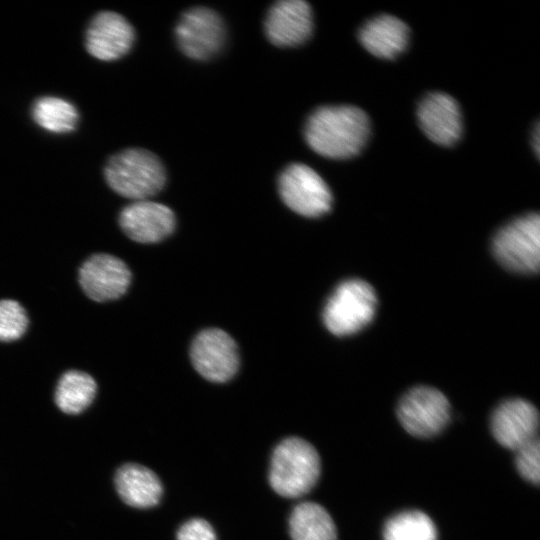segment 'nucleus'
<instances>
[{"mask_svg": "<svg viewBox=\"0 0 540 540\" xmlns=\"http://www.w3.org/2000/svg\"><path fill=\"white\" fill-rule=\"evenodd\" d=\"M28 318L24 308L11 299L0 301V341L19 339L26 331Z\"/></svg>", "mask_w": 540, "mask_h": 540, "instance_id": "obj_22", "label": "nucleus"}, {"mask_svg": "<svg viewBox=\"0 0 540 540\" xmlns=\"http://www.w3.org/2000/svg\"><path fill=\"white\" fill-rule=\"evenodd\" d=\"M96 391L97 385L92 376L70 370L62 375L57 384L55 403L66 414H79L92 403Z\"/></svg>", "mask_w": 540, "mask_h": 540, "instance_id": "obj_19", "label": "nucleus"}, {"mask_svg": "<svg viewBox=\"0 0 540 540\" xmlns=\"http://www.w3.org/2000/svg\"><path fill=\"white\" fill-rule=\"evenodd\" d=\"M177 540H216V535L206 520L195 518L179 528Z\"/></svg>", "mask_w": 540, "mask_h": 540, "instance_id": "obj_24", "label": "nucleus"}, {"mask_svg": "<svg viewBox=\"0 0 540 540\" xmlns=\"http://www.w3.org/2000/svg\"><path fill=\"white\" fill-rule=\"evenodd\" d=\"M538 426L536 407L520 398L503 401L491 417V431L496 441L514 451L538 437Z\"/></svg>", "mask_w": 540, "mask_h": 540, "instance_id": "obj_12", "label": "nucleus"}, {"mask_svg": "<svg viewBox=\"0 0 540 540\" xmlns=\"http://www.w3.org/2000/svg\"><path fill=\"white\" fill-rule=\"evenodd\" d=\"M492 250L505 268L536 273L540 266V217L531 213L502 227L493 238Z\"/></svg>", "mask_w": 540, "mask_h": 540, "instance_id": "obj_5", "label": "nucleus"}, {"mask_svg": "<svg viewBox=\"0 0 540 540\" xmlns=\"http://www.w3.org/2000/svg\"><path fill=\"white\" fill-rule=\"evenodd\" d=\"M292 540H336V526L329 513L314 502L295 506L289 519Z\"/></svg>", "mask_w": 540, "mask_h": 540, "instance_id": "obj_18", "label": "nucleus"}, {"mask_svg": "<svg viewBox=\"0 0 540 540\" xmlns=\"http://www.w3.org/2000/svg\"><path fill=\"white\" fill-rule=\"evenodd\" d=\"M516 468L520 475L533 484L540 480V445L539 438H535L515 450Z\"/></svg>", "mask_w": 540, "mask_h": 540, "instance_id": "obj_23", "label": "nucleus"}, {"mask_svg": "<svg viewBox=\"0 0 540 540\" xmlns=\"http://www.w3.org/2000/svg\"><path fill=\"white\" fill-rule=\"evenodd\" d=\"M134 38V29L125 17L116 12L101 11L87 27L85 47L98 60L114 61L129 52Z\"/></svg>", "mask_w": 540, "mask_h": 540, "instance_id": "obj_11", "label": "nucleus"}, {"mask_svg": "<svg viewBox=\"0 0 540 540\" xmlns=\"http://www.w3.org/2000/svg\"><path fill=\"white\" fill-rule=\"evenodd\" d=\"M173 211L161 203L149 200L134 201L119 215L123 232L132 240L149 244L168 237L175 228Z\"/></svg>", "mask_w": 540, "mask_h": 540, "instance_id": "obj_14", "label": "nucleus"}, {"mask_svg": "<svg viewBox=\"0 0 540 540\" xmlns=\"http://www.w3.org/2000/svg\"><path fill=\"white\" fill-rule=\"evenodd\" d=\"M377 297L373 287L361 279H349L340 283L326 302L323 321L334 335H351L374 317Z\"/></svg>", "mask_w": 540, "mask_h": 540, "instance_id": "obj_4", "label": "nucleus"}, {"mask_svg": "<svg viewBox=\"0 0 540 540\" xmlns=\"http://www.w3.org/2000/svg\"><path fill=\"white\" fill-rule=\"evenodd\" d=\"M383 540H437V529L422 511H403L386 522Z\"/></svg>", "mask_w": 540, "mask_h": 540, "instance_id": "obj_21", "label": "nucleus"}, {"mask_svg": "<svg viewBox=\"0 0 540 540\" xmlns=\"http://www.w3.org/2000/svg\"><path fill=\"white\" fill-rule=\"evenodd\" d=\"M120 498L134 508H149L158 504L162 496V484L149 468L126 463L120 466L114 477Z\"/></svg>", "mask_w": 540, "mask_h": 540, "instance_id": "obj_16", "label": "nucleus"}, {"mask_svg": "<svg viewBox=\"0 0 540 540\" xmlns=\"http://www.w3.org/2000/svg\"><path fill=\"white\" fill-rule=\"evenodd\" d=\"M417 116L421 129L433 142L449 146L459 140L462 117L450 95L441 92L427 95L418 106Z\"/></svg>", "mask_w": 540, "mask_h": 540, "instance_id": "obj_15", "label": "nucleus"}, {"mask_svg": "<svg viewBox=\"0 0 540 540\" xmlns=\"http://www.w3.org/2000/svg\"><path fill=\"white\" fill-rule=\"evenodd\" d=\"M313 29L310 5L302 0L274 3L266 16L264 30L268 40L279 47H294L308 40Z\"/></svg>", "mask_w": 540, "mask_h": 540, "instance_id": "obj_13", "label": "nucleus"}, {"mask_svg": "<svg viewBox=\"0 0 540 540\" xmlns=\"http://www.w3.org/2000/svg\"><path fill=\"white\" fill-rule=\"evenodd\" d=\"M190 357L195 370L216 383L230 380L239 366L236 343L225 331L216 328L203 330L194 338Z\"/></svg>", "mask_w": 540, "mask_h": 540, "instance_id": "obj_9", "label": "nucleus"}, {"mask_svg": "<svg viewBox=\"0 0 540 540\" xmlns=\"http://www.w3.org/2000/svg\"><path fill=\"white\" fill-rule=\"evenodd\" d=\"M409 29L392 15H380L369 20L359 32L363 47L376 57L392 59L407 46Z\"/></svg>", "mask_w": 540, "mask_h": 540, "instance_id": "obj_17", "label": "nucleus"}, {"mask_svg": "<svg viewBox=\"0 0 540 540\" xmlns=\"http://www.w3.org/2000/svg\"><path fill=\"white\" fill-rule=\"evenodd\" d=\"M34 122L41 128L53 133H68L75 130L79 114L69 101L55 97L38 98L31 109Z\"/></svg>", "mask_w": 540, "mask_h": 540, "instance_id": "obj_20", "label": "nucleus"}, {"mask_svg": "<svg viewBox=\"0 0 540 540\" xmlns=\"http://www.w3.org/2000/svg\"><path fill=\"white\" fill-rule=\"evenodd\" d=\"M320 474V458L316 449L299 437H288L274 449L269 482L273 490L287 498L308 493Z\"/></svg>", "mask_w": 540, "mask_h": 540, "instance_id": "obj_3", "label": "nucleus"}, {"mask_svg": "<svg viewBox=\"0 0 540 540\" xmlns=\"http://www.w3.org/2000/svg\"><path fill=\"white\" fill-rule=\"evenodd\" d=\"M539 136H540L539 135V127L537 126L536 130H535V134H534V140H535L534 141V146H535V151H536L537 154L539 153V143H540Z\"/></svg>", "mask_w": 540, "mask_h": 540, "instance_id": "obj_25", "label": "nucleus"}, {"mask_svg": "<svg viewBox=\"0 0 540 540\" xmlns=\"http://www.w3.org/2000/svg\"><path fill=\"white\" fill-rule=\"evenodd\" d=\"M180 50L189 58L207 60L215 56L225 41L221 17L207 7L186 10L175 27Z\"/></svg>", "mask_w": 540, "mask_h": 540, "instance_id": "obj_8", "label": "nucleus"}, {"mask_svg": "<svg viewBox=\"0 0 540 540\" xmlns=\"http://www.w3.org/2000/svg\"><path fill=\"white\" fill-rule=\"evenodd\" d=\"M397 417L411 435L429 438L439 434L450 418V404L439 390L428 386L410 389L399 401Z\"/></svg>", "mask_w": 540, "mask_h": 540, "instance_id": "obj_7", "label": "nucleus"}, {"mask_svg": "<svg viewBox=\"0 0 540 540\" xmlns=\"http://www.w3.org/2000/svg\"><path fill=\"white\" fill-rule=\"evenodd\" d=\"M130 282L129 268L113 255H92L79 269V283L82 290L96 302L120 298L126 293Z\"/></svg>", "mask_w": 540, "mask_h": 540, "instance_id": "obj_10", "label": "nucleus"}, {"mask_svg": "<svg viewBox=\"0 0 540 540\" xmlns=\"http://www.w3.org/2000/svg\"><path fill=\"white\" fill-rule=\"evenodd\" d=\"M278 190L283 202L305 217L326 214L332 205V194L322 177L311 167L293 163L278 178Z\"/></svg>", "mask_w": 540, "mask_h": 540, "instance_id": "obj_6", "label": "nucleus"}, {"mask_svg": "<svg viewBox=\"0 0 540 540\" xmlns=\"http://www.w3.org/2000/svg\"><path fill=\"white\" fill-rule=\"evenodd\" d=\"M369 119L358 107L322 106L308 117L304 137L321 156L345 159L358 154L369 135Z\"/></svg>", "mask_w": 540, "mask_h": 540, "instance_id": "obj_1", "label": "nucleus"}, {"mask_svg": "<svg viewBox=\"0 0 540 540\" xmlns=\"http://www.w3.org/2000/svg\"><path fill=\"white\" fill-rule=\"evenodd\" d=\"M104 177L112 190L134 201L148 200L162 190L166 173L160 159L141 148L114 154L104 167Z\"/></svg>", "mask_w": 540, "mask_h": 540, "instance_id": "obj_2", "label": "nucleus"}]
</instances>
